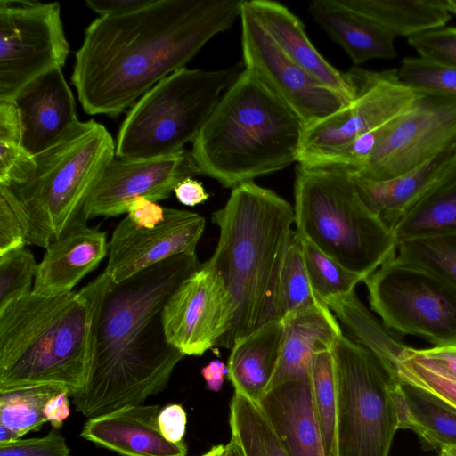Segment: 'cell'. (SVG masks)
<instances>
[{"instance_id":"6da1fadb","label":"cell","mask_w":456,"mask_h":456,"mask_svg":"<svg viewBox=\"0 0 456 456\" xmlns=\"http://www.w3.org/2000/svg\"><path fill=\"white\" fill-rule=\"evenodd\" d=\"M244 0H151L95 19L75 53L71 77L89 115L118 116L158 82L185 67L240 18Z\"/></svg>"},{"instance_id":"7a4b0ae2","label":"cell","mask_w":456,"mask_h":456,"mask_svg":"<svg viewBox=\"0 0 456 456\" xmlns=\"http://www.w3.org/2000/svg\"><path fill=\"white\" fill-rule=\"evenodd\" d=\"M201 264L177 255L115 283L105 272L92 284L96 301L95 341L85 387L73 395L76 411L90 419L142 404L167 387L184 355L167 342L163 308Z\"/></svg>"},{"instance_id":"3957f363","label":"cell","mask_w":456,"mask_h":456,"mask_svg":"<svg viewBox=\"0 0 456 456\" xmlns=\"http://www.w3.org/2000/svg\"><path fill=\"white\" fill-rule=\"evenodd\" d=\"M212 221L220 235L204 264L220 277L232 301V325L219 345L231 348L275 320V297L293 233L294 208L275 191L247 182L232 188Z\"/></svg>"},{"instance_id":"277c9868","label":"cell","mask_w":456,"mask_h":456,"mask_svg":"<svg viewBox=\"0 0 456 456\" xmlns=\"http://www.w3.org/2000/svg\"><path fill=\"white\" fill-rule=\"evenodd\" d=\"M96 327L92 282L78 291H32L0 312V392L57 385L72 397L90 372Z\"/></svg>"},{"instance_id":"5b68a950","label":"cell","mask_w":456,"mask_h":456,"mask_svg":"<svg viewBox=\"0 0 456 456\" xmlns=\"http://www.w3.org/2000/svg\"><path fill=\"white\" fill-rule=\"evenodd\" d=\"M304 129L245 69L219 99L191 153L200 174L232 189L297 163Z\"/></svg>"},{"instance_id":"8992f818","label":"cell","mask_w":456,"mask_h":456,"mask_svg":"<svg viewBox=\"0 0 456 456\" xmlns=\"http://www.w3.org/2000/svg\"><path fill=\"white\" fill-rule=\"evenodd\" d=\"M115 157L116 144L103 125L78 121L58 142L33 157L34 166L22 179L0 184V194L20 220L27 245L45 249L84 217L87 201Z\"/></svg>"},{"instance_id":"52a82bcc","label":"cell","mask_w":456,"mask_h":456,"mask_svg":"<svg viewBox=\"0 0 456 456\" xmlns=\"http://www.w3.org/2000/svg\"><path fill=\"white\" fill-rule=\"evenodd\" d=\"M294 198L299 235L363 281L396 256L393 231L364 202L346 169L297 163Z\"/></svg>"},{"instance_id":"ba28073f","label":"cell","mask_w":456,"mask_h":456,"mask_svg":"<svg viewBox=\"0 0 456 456\" xmlns=\"http://www.w3.org/2000/svg\"><path fill=\"white\" fill-rule=\"evenodd\" d=\"M240 71V66L218 70L184 67L158 82L132 106L120 126L116 157L152 159L185 150Z\"/></svg>"},{"instance_id":"9c48e42d","label":"cell","mask_w":456,"mask_h":456,"mask_svg":"<svg viewBox=\"0 0 456 456\" xmlns=\"http://www.w3.org/2000/svg\"><path fill=\"white\" fill-rule=\"evenodd\" d=\"M337 398V456H388L399 429L392 380L377 357L342 334L331 347Z\"/></svg>"},{"instance_id":"30bf717a","label":"cell","mask_w":456,"mask_h":456,"mask_svg":"<svg viewBox=\"0 0 456 456\" xmlns=\"http://www.w3.org/2000/svg\"><path fill=\"white\" fill-rule=\"evenodd\" d=\"M363 282L372 310L390 330L434 346L456 344V289L437 274L395 256Z\"/></svg>"},{"instance_id":"8fae6325","label":"cell","mask_w":456,"mask_h":456,"mask_svg":"<svg viewBox=\"0 0 456 456\" xmlns=\"http://www.w3.org/2000/svg\"><path fill=\"white\" fill-rule=\"evenodd\" d=\"M69 53L59 3L0 0V101L62 69Z\"/></svg>"},{"instance_id":"7c38bea8","label":"cell","mask_w":456,"mask_h":456,"mask_svg":"<svg viewBox=\"0 0 456 456\" xmlns=\"http://www.w3.org/2000/svg\"><path fill=\"white\" fill-rule=\"evenodd\" d=\"M348 72L356 87L354 100L304 129L297 163H313L384 126L408 110L421 94L403 84L396 69L353 68Z\"/></svg>"},{"instance_id":"4fadbf2b","label":"cell","mask_w":456,"mask_h":456,"mask_svg":"<svg viewBox=\"0 0 456 456\" xmlns=\"http://www.w3.org/2000/svg\"><path fill=\"white\" fill-rule=\"evenodd\" d=\"M456 138V98L422 93L382 135L356 176L374 181L398 177L423 164ZM352 174V173H351Z\"/></svg>"},{"instance_id":"5bb4252c","label":"cell","mask_w":456,"mask_h":456,"mask_svg":"<svg viewBox=\"0 0 456 456\" xmlns=\"http://www.w3.org/2000/svg\"><path fill=\"white\" fill-rule=\"evenodd\" d=\"M240 20L245 69L293 111L304 128L351 103L291 61L271 37L247 0L243 1Z\"/></svg>"},{"instance_id":"9a60e30c","label":"cell","mask_w":456,"mask_h":456,"mask_svg":"<svg viewBox=\"0 0 456 456\" xmlns=\"http://www.w3.org/2000/svg\"><path fill=\"white\" fill-rule=\"evenodd\" d=\"M234 309L220 277L204 263L174 291L162 311L167 342L184 356H200L231 330Z\"/></svg>"},{"instance_id":"2e32d148","label":"cell","mask_w":456,"mask_h":456,"mask_svg":"<svg viewBox=\"0 0 456 456\" xmlns=\"http://www.w3.org/2000/svg\"><path fill=\"white\" fill-rule=\"evenodd\" d=\"M201 175L191 151L152 159L115 158L105 168L83 211L88 221L124 213L127 202L144 197L154 202L167 199L187 177Z\"/></svg>"},{"instance_id":"e0dca14e","label":"cell","mask_w":456,"mask_h":456,"mask_svg":"<svg viewBox=\"0 0 456 456\" xmlns=\"http://www.w3.org/2000/svg\"><path fill=\"white\" fill-rule=\"evenodd\" d=\"M204 229L205 218L184 209L165 208L163 221L151 229L138 227L126 216L109 241L104 272L118 283L172 256H194Z\"/></svg>"},{"instance_id":"ac0fdd59","label":"cell","mask_w":456,"mask_h":456,"mask_svg":"<svg viewBox=\"0 0 456 456\" xmlns=\"http://www.w3.org/2000/svg\"><path fill=\"white\" fill-rule=\"evenodd\" d=\"M13 101L20 112L23 147L32 157L58 142L79 121L61 68L29 82Z\"/></svg>"},{"instance_id":"d6986e66","label":"cell","mask_w":456,"mask_h":456,"mask_svg":"<svg viewBox=\"0 0 456 456\" xmlns=\"http://www.w3.org/2000/svg\"><path fill=\"white\" fill-rule=\"evenodd\" d=\"M159 405H129L90 418L80 436L122 456H186L183 442L167 441L160 432Z\"/></svg>"},{"instance_id":"ffe728a7","label":"cell","mask_w":456,"mask_h":456,"mask_svg":"<svg viewBox=\"0 0 456 456\" xmlns=\"http://www.w3.org/2000/svg\"><path fill=\"white\" fill-rule=\"evenodd\" d=\"M79 216L69 230L46 248L37 264L32 292L51 297L73 291L109 253L106 233L90 228Z\"/></svg>"},{"instance_id":"44dd1931","label":"cell","mask_w":456,"mask_h":456,"mask_svg":"<svg viewBox=\"0 0 456 456\" xmlns=\"http://www.w3.org/2000/svg\"><path fill=\"white\" fill-rule=\"evenodd\" d=\"M257 404L289 456H325L311 376L269 388Z\"/></svg>"},{"instance_id":"7402d4cb","label":"cell","mask_w":456,"mask_h":456,"mask_svg":"<svg viewBox=\"0 0 456 456\" xmlns=\"http://www.w3.org/2000/svg\"><path fill=\"white\" fill-rule=\"evenodd\" d=\"M248 4L291 61L349 102L354 100L356 87L349 72H342L326 61L308 38L302 21L288 7L271 0H248Z\"/></svg>"},{"instance_id":"603a6c76","label":"cell","mask_w":456,"mask_h":456,"mask_svg":"<svg viewBox=\"0 0 456 456\" xmlns=\"http://www.w3.org/2000/svg\"><path fill=\"white\" fill-rule=\"evenodd\" d=\"M456 164V138L431 159L390 180L352 178L368 207L391 229L417 200Z\"/></svg>"},{"instance_id":"cb8c5ba5","label":"cell","mask_w":456,"mask_h":456,"mask_svg":"<svg viewBox=\"0 0 456 456\" xmlns=\"http://www.w3.org/2000/svg\"><path fill=\"white\" fill-rule=\"evenodd\" d=\"M308 11L314 21L338 44L354 65L373 59H395V36L348 7L342 0H313Z\"/></svg>"},{"instance_id":"d4e9b609","label":"cell","mask_w":456,"mask_h":456,"mask_svg":"<svg viewBox=\"0 0 456 456\" xmlns=\"http://www.w3.org/2000/svg\"><path fill=\"white\" fill-rule=\"evenodd\" d=\"M282 321L283 346L268 389L287 380L310 377L314 354L332 347L343 334L336 315L325 303Z\"/></svg>"},{"instance_id":"484cf974","label":"cell","mask_w":456,"mask_h":456,"mask_svg":"<svg viewBox=\"0 0 456 456\" xmlns=\"http://www.w3.org/2000/svg\"><path fill=\"white\" fill-rule=\"evenodd\" d=\"M283 341V321L273 320L234 342L227 375L235 392L258 403L273 379Z\"/></svg>"},{"instance_id":"4316f807","label":"cell","mask_w":456,"mask_h":456,"mask_svg":"<svg viewBox=\"0 0 456 456\" xmlns=\"http://www.w3.org/2000/svg\"><path fill=\"white\" fill-rule=\"evenodd\" d=\"M393 35L407 38L444 27L456 0H342Z\"/></svg>"},{"instance_id":"83f0119b","label":"cell","mask_w":456,"mask_h":456,"mask_svg":"<svg viewBox=\"0 0 456 456\" xmlns=\"http://www.w3.org/2000/svg\"><path fill=\"white\" fill-rule=\"evenodd\" d=\"M324 303L354 340L372 353L392 380L398 383V366L409 346L363 305L355 290Z\"/></svg>"},{"instance_id":"f1b7e54d","label":"cell","mask_w":456,"mask_h":456,"mask_svg":"<svg viewBox=\"0 0 456 456\" xmlns=\"http://www.w3.org/2000/svg\"><path fill=\"white\" fill-rule=\"evenodd\" d=\"M399 429L417 434L424 448L456 446V411L431 395L407 384L395 390Z\"/></svg>"},{"instance_id":"f546056e","label":"cell","mask_w":456,"mask_h":456,"mask_svg":"<svg viewBox=\"0 0 456 456\" xmlns=\"http://www.w3.org/2000/svg\"><path fill=\"white\" fill-rule=\"evenodd\" d=\"M396 241L456 232V164L394 226Z\"/></svg>"},{"instance_id":"4dcf8cb0","label":"cell","mask_w":456,"mask_h":456,"mask_svg":"<svg viewBox=\"0 0 456 456\" xmlns=\"http://www.w3.org/2000/svg\"><path fill=\"white\" fill-rule=\"evenodd\" d=\"M229 424L244 456H289L258 404L235 391Z\"/></svg>"},{"instance_id":"1f68e13d","label":"cell","mask_w":456,"mask_h":456,"mask_svg":"<svg viewBox=\"0 0 456 456\" xmlns=\"http://www.w3.org/2000/svg\"><path fill=\"white\" fill-rule=\"evenodd\" d=\"M322 303L314 290L305 269L300 235L293 231L277 288L275 320H283Z\"/></svg>"},{"instance_id":"d6a6232c","label":"cell","mask_w":456,"mask_h":456,"mask_svg":"<svg viewBox=\"0 0 456 456\" xmlns=\"http://www.w3.org/2000/svg\"><path fill=\"white\" fill-rule=\"evenodd\" d=\"M67 390L57 385H37L0 392V425L19 438L47 422L44 410L54 395Z\"/></svg>"},{"instance_id":"836d02e7","label":"cell","mask_w":456,"mask_h":456,"mask_svg":"<svg viewBox=\"0 0 456 456\" xmlns=\"http://www.w3.org/2000/svg\"><path fill=\"white\" fill-rule=\"evenodd\" d=\"M311 381L314 403L319 421L325 456H337V398L331 347L319 350L314 356Z\"/></svg>"},{"instance_id":"e575fe53","label":"cell","mask_w":456,"mask_h":456,"mask_svg":"<svg viewBox=\"0 0 456 456\" xmlns=\"http://www.w3.org/2000/svg\"><path fill=\"white\" fill-rule=\"evenodd\" d=\"M398 259L421 266L456 289V232L397 242Z\"/></svg>"},{"instance_id":"d590c367","label":"cell","mask_w":456,"mask_h":456,"mask_svg":"<svg viewBox=\"0 0 456 456\" xmlns=\"http://www.w3.org/2000/svg\"><path fill=\"white\" fill-rule=\"evenodd\" d=\"M300 239L308 277L322 301L348 295L363 281L362 276L343 267L305 238Z\"/></svg>"},{"instance_id":"8d00e7d4","label":"cell","mask_w":456,"mask_h":456,"mask_svg":"<svg viewBox=\"0 0 456 456\" xmlns=\"http://www.w3.org/2000/svg\"><path fill=\"white\" fill-rule=\"evenodd\" d=\"M400 384L415 387L456 409V377L409 346L397 372Z\"/></svg>"},{"instance_id":"74e56055","label":"cell","mask_w":456,"mask_h":456,"mask_svg":"<svg viewBox=\"0 0 456 456\" xmlns=\"http://www.w3.org/2000/svg\"><path fill=\"white\" fill-rule=\"evenodd\" d=\"M397 74L403 84L416 91L456 98V67L411 57L402 61Z\"/></svg>"},{"instance_id":"f35d334b","label":"cell","mask_w":456,"mask_h":456,"mask_svg":"<svg viewBox=\"0 0 456 456\" xmlns=\"http://www.w3.org/2000/svg\"><path fill=\"white\" fill-rule=\"evenodd\" d=\"M37 264L25 247L0 255V312L32 291Z\"/></svg>"},{"instance_id":"ab89813d","label":"cell","mask_w":456,"mask_h":456,"mask_svg":"<svg viewBox=\"0 0 456 456\" xmlns=\"http://www.w3.org/2000/svg\"><path fill=\"white\" fill-rule=\"evenodd\" d=\"M408 43L419 57L456 67V27H442L415 35Z\"/></svg>"},{"instance_id":"60d3db41","label":"cell","mask_w":456,"mask_h":456,"mask_svg":"<svg viewBox=\"0 0 456 456\" xmlns=\"http://www.w3.org/2000/svg\"><path fill=\"white\" fill-rule=\"evenodd\" d=\"M0 456H70L64 436L53 429L42 437L0 444Z\"/></svg>"},{"instance_id":"b9f144b4","label":"cell","mask_w":456,"mask_h":456,"mask_svg":"<svg viewBox=\"0 0 456 456\" xmlns=\"http://www.w3.org/2000/svg\"><path fill=\"white\" fill-rule=\"evenodd\" d=\"M27 245L23 226L7 199L0 194V255Z\"/></svg>"},{"instance_id":"7bdbcfd3","label":"cell","mask_w":456,"mask_h":456,"mask_svg":"<svg viewBox=\"0 0 456 456\" xmlns=\"http://www.w3.org/2000/svg\"><path fill=\"white\" fill-rule=\"evenodd\" d=\"M126 211L134 224L147 229L154 228L165 216V208L144 197H137L127 202Z\"/></svg>"},{"instance_id":"ee69618b","label":"cell","mask_w":456,"mask_h":456,"mask_svg":"<svg viewBox=\"0 0 456 456\" xmlns=\"http://www.w3.org/2000/svg\"><path fill=\"white\" fill-rule=\"evenodd\" d=\"M163 436L169 442H183L187 415L182 405L172 403L161 409L158 418Z\"/></svg>"},{"instance_id":"f6af8a7d","label":"cell","mask_w":456,"mask_h":456,"mask_svg":"<svg viewBox=\"0 0 456 456\" xmlns=\"http://www.w3.org/2000/svg\"><path fill=\"white\" fill-rule=\"evenodd\" d=\"M151 0H86L89 9L100 17L126 13L145 6Z\"/></svg>"},{"instance_id":"bcb514c9","label":"cell","mask_w":456,"mask_h":456,"mask_svg":"<svg viewBox=\"0 0 456 456\" xmlns=\"http://www.w3.org/2000/svg\"><path fill=\"white\" fill-rule=\"evenodd\" d=\"M174 193L179 202L189 207L201 204L209 198L203 184L193 177L182 180L175 186Z\"/></svg>"},{"instance_id":"7dc6e473","label":"cell","mask_w":456,"mask_h":456,"mask_svg":"<svg viewBox=\"0 0 456 456\" xmlns=\"http://www.w3.org/2000/svg\"><path fill=\"white\" fill-rule=\"evenodd\" d=\"M69 391L63 390L53 396L45 404L44 410L45 418L55 429L60 428L69 416Z\"/></svg>"},{"instance_id":"c3c4849f","label":"cell","mask_w":456,"mask_h":456,"mask_svg":"<svg viewBox=\"0 0 456 456\" xmlns=\"http://www.w3.org/2000/svg\"><path fill=\"white\" fill-rule=\"evenodd\" d=\"M418 353L456 377V344L418 349Z\"/></svg>"},{"instance_id":"681fc988","label":"cell","mask_w":456,"mask_h":456,"mask_svg":"<svg viewBox=\"0 0 456 456\" xmlns=\"http://www.w3.org/2000/svg\"><path fill=\"white\" fill-rule=\"evenodd\" d=\"M228 367L222 361L215 359L201 369V375L209 390L218 392L222 388Z\"/></svg>"},{"instance_id":"f907efd6","label":"cell","mask_w":456,"mask_h":456,"mask_svg":"<svg viewBox=\"0 0 456 456\" xmlns=\"http://www.w3.org/2000/svg\"><path fill=\"white\" fill-rule=\"evenodd\" d=\"M221 456H244V453L237 441L232 437L229 443L224 445Z\"/></svg>"},{"instance_id":"816d5d0a","label":"cell","mask_w":456,"mask_h":456,"mask_svg":"<svg viewBox=\"0 0 456 456\" xmlns=\"http://www.w3.org/2000/svg\"><path fill=\"white\" fill-rule=\"evenodd\" d=\"M20 439L12 430L0 425V444Z\"/></svg>"},{"instance_id":"f5cc1de1","label":"cell","mask_w":456,"mask_h":456,"mask_svg":"<svg viewBox=\"0 0 456 456\" xmlns=\"http://www.w3.org/2000/svg\"><path fill=\"white\" fill-rule=\"evenodd\" d=\"M437 456H456V446L442 444L437 448Z\"/></svg>"},{"instance_id":"db71d44e","label":"cell","mask_w":456,"mask_h":456,"mask_svg":"<svg viewBox=\"0 0 456 456\" xmlns=\"http://www.w3.org/2000/svg\"><path fill=\"white\" fill-rule=\"evenodd\" d=\"M223 449H224V445L218 444V445L213 446L209 451H208L206 453H204L201 456H221Z\"/></svg>"},{"instance_id":"11a10c76","label":"cell","mask_w":456,"mask_h":456,"mask_svg":"<svg viewBox=\"0 0 456 456\" xmlns=\"http://www.w3.org/2000/svg\"><path fill=\"white\" fill-rule=\"evenodd\" d=\"M450 407H451V406H450ZM452 409H454V410L456 411V409H455V408H452Z\"/></svg>"}]
</instances>
